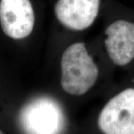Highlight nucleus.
I'll use <instances>...</instances> for the list:
<instances>
[{
    "mask_svg": "<svg viewBox=\"0 0 134 134\" xmlns=\"http://www.w3.org/2000/svg\"><path fill=\"white\" fill-rule=\"evenodd\" d=\"M61 87L72 96H83L95 85L98 68L83 43L72 44L64 51L60 61Z\"/></svg>",
    "mask_w": 134,
    "mask_h": 134,
    "instance_id": "1",
    "label": "nucleus"
},
{
    "mask_svg": "<svg viewBox=\"0 0 134 134\" xmlns=\"http://www.w3.org/2000/svg\"><path fill=\"white\" fill-rule=\"evenodd\" d=\"M19 123L25 134H62L66 119L56 100L48 97H40L21 109Z\"/></svg>",
    "mask_w": 134,
    "mask_h": 134,
    "instance_id": "2",
    "label": "nucleus"
},
{
    "mask_svg": "<svg viewBox=\"0 0 134 134\" xmlns=\"http://www.w3.org/2000/svg\"><path fill=\"white\" fill-rule=\"evenodd\" d=\"M98 124L104 134H134V89L112 98L100 111Z\"/></svg>",
    "mask_w": 134,
    "mask_h": 134,
    "instance_id": "3",
    "label": "nucleus"
},
{
    "mask_svg": "<svg viewBox=\"0 0 134 134\" xmlns=\"http://www.w3.org/2000/svg\"><path fill=\"white\" fill-rule=\"evenodd\" d=\"M35 14L30 0H0V25L10 38L22 40L33 31Z\"/></svg>",
    "mask_w": 134,
    "mask_h": 134,
    "instance_id": "4",
    "label": "nucleus"
},
{
    "mask_svg": "<svg viewBox=\"0 0 134 134\" xmlns=\"http://www.w3.org/2000/svg\"><path fill=\"white\" fill-rule=\"evenodd\" d=\"M100 4V0H58L54 6V14L66 28L83 31L95 22Z\"/></svg>",
    "mask_w": 134,
    "mask_h": 134,
    "instance_id": "5",
    "label": "nucleus"
},
{
    "mask_svg": "<svg viewBox=\"0 0 134 134\" xmlns=\"http://www.w3.org/2000/svg\"><path fill=\"white\" fill-rule=\"evenodd\" d=\"M107 52L118 66H125L134 59V23L118 20L105 31Z\"/></svg>",
    "mask_w": 134,
    "mask_h": 134,
    "instance_id": "6",
    "label": "nucleus"
},
{
    "mask_svg": "<svg viewBox=\"0 0 134 134\" xmlns=\"http://www.w3.org/2000/svg\"><path fill=\"white\" fill-rule=\"evenodd\" d=\"M0 134H4V133H2V131L0 130Z\"/></svg>",
    "mask_w": 134,
    "mask_h": 134,
    "instance_id": "7",
    "label": "nucleus"
}]
</instances>
